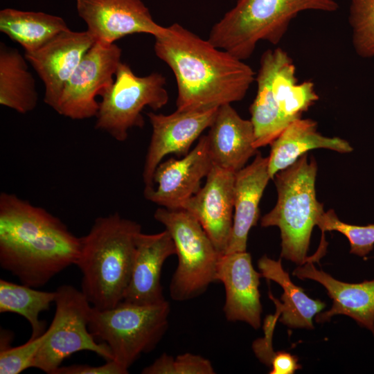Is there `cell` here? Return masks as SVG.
<instances>
[{
	"mask_svg": "<svg viewBox=\"0 0 374 374\" xmlns=\"http://www.w3.org/2000/svg\"><path fill=\"white\" fill-rule=\"evenodd\" d=\"M269 365L271 366L270 374H293L301 368L298 357L285 351L274 352Z\"/></svg>",
	"mask_w": 374,
	"mask_h": 374,
	"instance_id": "1f68e13d",
	"label": "cell"
},
{
	"mask_svg": "<svg viewBox=\"0 0 374 374\" xmlns=\"http://www.w3.org/2000/svg\"><path fill=\"white\" fill-rule=\"evenodd\" d=\"M209 128L208 145L213 165L236 172L257 152L251 120L242 118L231 104L218 107Z\"/></svg>",
	"mask_w": 374,
	"mask_h": 374,
	"instance_id": "ffe728a7",
	"label": "cell"
},
{
	"mask_svg": "<svg viewBox=\"0 0 374 374\" xmlns=\"http://www.w3.org/2000/svg\"><path fill=\"white\" fill-rule=\"evenodd\" d=\"M141 226L118 213L98 217L81 237L75 265L82 274V292L99 310L123 301L129 285Z\"/></svg>",
	"mask_w": 374,
	"mask_h": 374,
	"instance_id": "3957f363",
	"label": "cell"
},
{
	"mask_svg": "<svg viewBox=\"0 0 374 374\" xmlns=\"http://www.w3.org/2000/svg\"><path fill=\"white\" fill-rule=\"evenodd\" d=\"M348 21L356 53L363 58L374 57V0H351Z\"/></svg>",
	"mask_w": 374,
	"mask_h": 374,
	"instance_id": "4316f807",
	"label": "cell"
},
{
	"mask_svg": "<svg viewBox=\"0 0 374 374\" xmlns=\"http://www.w3.org/2000/svg\"><path fill=\"white\" fill-rule=\"evenodd\" d=\"M47 336V330L37 337H30L25 344L11 347L10 333L3 330L1 332L0 373L19 374L28 368L33 363L40 347Z\"/></svg>",
	"mask_w": 374,
	"mask_h": 374,
	"instance_id": "83f0119b",
	"label": "cell"
},
{
	"mask_svg": "<svg viewBox=\"0 0 374 374\" xmlns=\"http://www.w3.org/2000/svg\"><path fill=\"white\" fill-rule=\"evenodd\" d=\"M17 49L0 43V104L24 114L38 102L35 79Z\"/></svg>",
	"mask_w": 374,
	"mask_h": 374,
	"instance_id": "d4e9b609",
	"label": "cell"
},
{
	"mask_svg": "<svg viewBox=\"0 0 374 374\" xmlns=\"http://www.w3.org/2000/svg\"><path fill=\"white\" fill-rule=\"evenodd\" d=\"M218 107L205 110H177L170 114H147L152 135L143 170L144 191L152 188L155 169L170 154L185 156L192 144L212 124Z\"/></svg>",
	"mask_w": 374,
	"mask_h": 374,
	"instance_id": "8fae6325",
	"label": "cell"
},
{
	"mask_svg": "<svg viewBox=\"0 0 374 374\" xmlns=\"http://www.w3.org/2000/svg\"><path fill=\"white\" fill-rule=\"evenodd\" d=\"M261 277L262 274L253 268L251 255L247 251L220 255L216 278L224 286L223 310L228 321H244L254 329L260 328Z\"/></svg>",
	"mask_w": 374,
	"mask_h": 374,
	"instance_id": "2e32d148",
	"label": "cell"
},
{
	"mask_svg": "<svg viewBox=\"0 0 374 374\" xmlns=\"http://www.w3.org/2000/svg\"><path fill=\"white\" fill-rule=\"evenodd\" d=\"M215 373L208 359L189 353L179 355L176 358L163 353L141 371L143 374H213Z\"/></svg>",
	"mask_w": 374,
	"mask_h": 374,
	"instance_id": "f546056e",
	"label": "cell"
},
{
	"mask_svg": "<svg viewBox=\"0 0 374 374\" xmlns=\"http://www.w3.org/2000/svg\"><path fill=\"white\" fill-rule=\"evenodd\" d=\"M258 266L262 277L277 283L283 290L282 303L269 294L280 314L279 321L289 328L312 329V319L326 307L325 303L310 298L302 287L294 285L280 260L276 261L265 255L258 261Z\"/></svg>",
	"mask_w": 374,
	"mask_h": 374,
	"instance_id": "603a6c76",
	"label": "cell"
},
{
	"mask_svg": "<svg viewBox=\"0 0 374 374\" xmlns=\"http://www.w3.org/2000/svg\"><path fill=\"white\" fill-rule=\"evenodd\" d=\"M270 179L268 157L260 152L235 172L233 226L225 253L247 251L249 232L257 224L260 201Z\"/></svg>",
	"mask_w": 374,
	"mask_h": 374,
	"instance_id": "44dd1931",
	"label": "cell"
},
{
	"mask_svg": "<svg viewBox=\"0 0 374 374\" xmlns=\"http://www.w3.org/2000/svg\"><path fill=\"white\" fill-rule=\"evenodd\" d=\"M81 238L57 217L15 194L0 195V265L37 288L75 265Z\"/></svg>",
	"mask_w": 374,
	"mask_h": 374,
	"instance_id": "7a4b0ae2",
	"label": "cell"
},
{
	"mask_svg": "<svg viewBox=\"0 0 374 374\" xmlns=\"http://www.w3.org/2000/svg\"><path fill=\"white\" fill-rule=\"evenodd\" d=\"M68 30L65 21L56 15L10 8L0 11V31L20 44L25 53L38 50Z\"/></svg>",
	"mask_w": 374,
	"mask_h": 374,
	"instance_id": "cb8c5ba5",
	"label": "cell"
},
{
	"mask_svg": "<svg viewBox=\"0 0 374 374\" xmlns=\"http://www.w3.org/2000/svg\"><path fill=\"white\" fill-rule=\"evenodd\" d=\"M154 219L169 232L176 248L177 267L170 284L175 301H183L203 294L217 281L220 254L198 220L187 211L158 208Z\"/></svg>",
	"mask_w": 374,
	"mask_h": 374,
	"instance_id": "52a82bcc",
	"label": "cell"
},
{
	"mask_svg": "<svg viewBox=\"0 0 374 374\" xmlns=\"http://www.w3.org/2000/svg\"><path fill=\"white\" fill-rule=\"evenodd\" d=\"M95 43L86 30L64 31L38 50L25 53L45 87L44 103L56 112L64 89L87 51Z\"/></svg>",
	"mask_w": 374,
	"mask_h": 374,
	"instance_id": "5bb4252c",
	"label": "cell"
},
{
	"mask_svg": "<svg viewBox=\"0 0 374 374\" xmlns=\"http://www.w3.org/2000/svg\"><path fill=\"white\" fill-rule=\"evenodd\" d=\"M268 157L271 179L279 171L296 162L313 149H329L340 153L353 150L350 143L339 137H327L317 132V123L312 119L299 118L292 121L270 144Z\"/></svg>",
	"mask_w": 374,
	"mask_h": 374,
	"instance_id": "7402d4cb",
	"label": "cell"
},
{
	"mask_svg": "<svg viewBox=\"0 0 374 374\" xmlns=\"http://www.w3.org/2000/svg\"><path fill=\"white\" fill-rule=\"evenodd\" d=\"M207 135L202 136L195 147L180 159L161 162L153 175L152 188L143 191L146 199L161 207L181 208L201 188L202 179L213 167Z\"/></svg>",
	"mask_w": 374,
	"mask_h": 374,
	"instance_id": "4fadbf2b",
	"label": "cell"
},
{
	"mask_svg": "<svg viewBox=\"0 0 374 374\" xmlns=\"http://www.w3.org/2000/svg\"><path fill=\"white\" fill-rule=\"evenodd\" d=\"M292 274L300 279L319 283L332 300L330 310L317 314V323L329 321L333 316L343 314L352 318L374 335V280L359 283L342 282L317 269L312 260L299 265Z\"/></svg>",
	"mask_w": 374,
	"mask_h": 374,
	"instance_id": "d6986e66",
	"label": "cell"
},
{
	"mask_svg": "<svg viewBox=\"0 0 374 374\" xmlns=\"http://www.w3.org/2000/svg\"><path fill=\"white\" fill-rule=\"evenodd\" d=\"M55 291H40L24 284L0 279V312H12L24 317L29 323L30 337H37L45 331V323L39 319L55 303Z\"/></svg>",
	"mask_w": 374,
	"mask_h": 374,
	"instance_id": "484cf974",
	"label": "cell"
},
{
	"mask_svg": "<svg viewBox=\"0 0 374 374\" xmlns=\"http://www.w3.org/2000/svg\"><path fill=\"white\" fill-rule=\"evenodd\" d=\"M121 54L115 43L95 42L67 82L57 113L73 120L95 117L99 107L96 97L114 82Z\"/></svg>",
	"mask_w": 374,
	"mask_h": 374,
	"instance_id": "30bf717a",
	"label": "cell"
},
{
	"mask_svg": "<svg viewBox=\"0 0 374 374\" xmlns=\"http://www.w3.org/2000/svg\"><path fill=\"white\" fill-rule=\"evenodd\" d=\"M55 293V315L32 367L55 374L66 358L82 350L112 360L107 345L97 343L89 330L93 306L83 292L72 285H62Z\"/></svg>",
	"mask_w": 374,
	"mask_h": 374,
	"instance_id": "9c48e42d",
	"label": "cell"
},
{
	"mask_svg": "<svg viewBox=\"0 0 374 374\" xmlns=\"http://www.w3.org/2000/svg\"><path fill=\"white\" fill-rule=\"evenodd\" d=\"M175 254L176 248L166 229L154 234L141 231L136 237L132 275L123 301L139 305L166 301L161 285V269L166 260Z\"/></svg>",
	"mask_w": 374,
	"mask_h": 374,
	"instance_id": "e0dca14e",
	"label": "cell"
},
{
	"mask_svg": "<svg viewBox=\"0 0 374 374\" xmlns=\"http://www.w3.org/2000/svg\"><path fill=\"white\" fill-rule=\"evenodd\" d=\"M76 8L87 31L95 42L103 44L135 33L155 37L166 30L154 21L141 0H76Z\"/></svg>",
	"mask_w": 374,
	"mask_h": 374,
	"instance_id": "7c38bea8",
	"label": "cell"
},
{
	"mask_svg": "<svg viewBox=\"0 0 374 374\" xmlns=\"http://www.w3.org/2000/svg\"><path fill=\"white\" fill-rule=\"evenodd\" d=\"M317 166L314 159L302 155L274 177L278 199L275 206L260 221L262 227L278 226L280 231V256L299 265L312 257L307 253L313 227L325 213L316 197Z\"/></svg>",
	"mask_w": 374,
	"mask_h": 374,
	"instance_id": "5b68a950",
	"label": "cell"
},
{
	"mask_svg": "<svg viewBox=\"0 0 374 374\" xmlns=\"http://www.w3.org/2000/svg\"><path fill=\"white\" fill-rule=\"evenodd\" d=\"M169 303L139 305L121 301L114 308L93 307L89 330L109 347L112 360L127 370L143 353L154 349L168 326Z\"/></svg>",
	"mask_w": 374,
	"mask_h": 374,
	"instance_id": "8992f818",
	"label": "cell"
},
{
	"mask_svg": "<svg viewBox=\"0 0 374 374\" xmlns=\"http://www.w3.org/2000/svg\"><path fill=\"white\" fill-rule=\"evenodd\" d=\"M128 371L114 360H109L100 366L73 364L61 366L55 374H125Z\"/></svg>",
	"mask_w": 374,
	"mask_h": 374,
	"instance_id": "4dcf8cb0",
	"label": "cell"
},
{
	"mask_svg": "<svg viewBox=\"0 0 374 374\" xmlns=\"http://www.w3.org/2000/svg\"><path fill=\"white\" fill-rule=\"evenodd\" d=\"M317 226L325 231H336L342 233L350 243V253L360 257L366 256L374 247V224L353 225L341 221L334 210L325 212Z\"/></svg>",
	"mask_w": 374,
	"mask_h": 374,
	"instance_id": "f1b7e54d",
	"label": "cell"
},
{
	"mask_svg": "<svg viewBox=\"0 0 374 374\" xmlns=\"http://www.w3.org/2000/svg\"><path fill=\"white\" fill-rule=\"evenodd\" d=\"M338 8L335 0H238L213 26L208 39L244 60L251 57L260 41L278 44L300 12H332Z\"/></svg>",
	"mask_w": 374,
	"mask_h": 374,
	"instance_id": "277c9868",
	"label": "cell"
},
{
	"mask_svg": "<svg viewBox=\"0 0 374 374\" xmlns=\"http://www.w3.org/2000/svg\"><path fill=\"white\" fill-rule=\"evenodd\" d=\"M235 175L213 165L204 186L181 208L198 220L220 254L225 253L232 231Z\"/></svg>",
	"mask_w": 374,
	"mask_h": 374,
	"instance_id": "9a60e30c",
	"label": "cell"
},
{
	"mask_svg": "<svg viewBox=\"0 0 374 374\" xmlns=\"http://www.w3.org/2000/svg\"><path fill=\"white\" fill-rule=\"evenodd\" d=\"M154 38L156 55L176 79L177 110H205L240 101L256 79L243 60L179 24L166 27Z\"/></svg>",
	"mask_w": 374,
	"mask_h": 374,
	"instance_id": "6da1fadb",
	"label": "cell"
},
{
	"mask_svg": "<svg viewBox=\"0 0 374 374\" xmlns=\"http://www.w3.org/2000/svg\"><path fill=\"white\" fill-rule=\"evenodd\" d=\"M295 66L284 50H267L260 58L257 75L265 82L269 95L289 123L301 118L303 112L319 100L314 84H297Z\"/></svg>",
	"mask_w": 374,
	"mask_h": 374,
	"instance_id": "ac0fdd59",
	"label": "cell"
},
{
	"mask_svg": "<svg viewBox=\"0 0 374 374\" xmlns=\"http://www.w3.org/2000/svg\"><path fill=\"white\" fill-rule=\"evenodd\" d=\"M166 85L163 74L154 72L138 76L127 64L121 62L114 82L99 95L101 100L95 116V127L118 141H125L130 129L144 126L142 112L145 107L157 111L168 103Z\"/></svg>",
	"mask_w": 374,
	"mask_h": 374,
	"instance_id": "ba28073f",
	"label": "cell"
}]
</instances>
